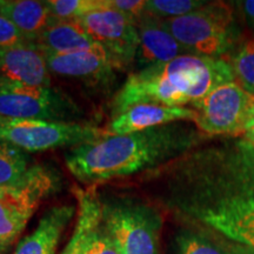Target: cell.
I'll use <instances>...</instances> for the list:
<instances>
[{"label":"cell","mask_w":254,"mask_h":254,"mask_svg":"<svg viewBox=\"0 0 254 254\" xmlns=\"http://www.w3.org/2000/svg\"><path fill=\"white\" fill-rule=\"evenodd\" d=\"M148 174L167 207L211 231L254 212V141L246 136L206 141Z\"/></svg>","instance_id":"1"},{"label":"cell","mask_w":254,"mask_h":254,"mask_svg":"<svg viewBox=\"0 0 254 254\" xmlns=\"http://www.w3.org/2000/svg\"><path fill=\"white\" fill-rule=\"evenodd\" d=\"M193 123L178 122L69 148L64 154L68 172L88 186L166 166L209 140Z\"/></svg>","instance_id":"2"},{"label":"cell","mask_w":254,"mask_h":254,"mask_svg":"<svg viewBox=\"0 0 254 254\" xmlns=\"http://www.w3.org/2000/svg\"><path fill=\"white\" fill-rule=\"evenodd\" d=\"M234 81L225 58L182 56L171 62L132 72L111 101V118L139 104L185 107Z\"/></svg>","instance_id":"3"},{"label":"cell","mask_w":254,"mask_h":254,"mask_svg":"<svg viewBox=\"0 0 254 254\" xmlns=\"http://www.w3.org/2000/svg\"><path fill=\"white\" fill-rule=\"evenodd\" d=\"M161 25L190 56L224 58L240 41L234 9L226 2H207L190 14L161 20Z\"/></svg>","instance_id":"4"},{"label":"cell","mask_w":254,"mask_h":254,"mask_svg":"<svg viewBox=\"0 0 254 254\" xmlns=\"http://www.w3.org/2000/svg\"><path fill=\"white\" fill-rule=\"evenodd\" d=\"M101 224L122 254H159L163 218L154 206L128 196L100 198Z\"/></svg>","instance_id":"5"},{"label":"cell","mask_w":254,"mask_h":254,"mask_svg":"<svg viewBox=\"0 0 254 254\" xmlns=\"http://www.w3.org/2000/svg\"><path fill=\"white\" fill-rule=\"evenodd\" d=\"M106 135H109L106 128L88 123L0 119V140L25 152L73 148Z\"/></svg>","instance_id":"6"},{"label":"cell","mask_w":254,"mask_h":254,"mask_svg":"<svg viewBox=\"0 0 254 254\" xmlns=\"http://www.w3.org/2000/svg\"><path fill=\"white\" fill-rule=\"evenodd\" d=\"M58 185V177L53 171L33 165L19 185L0 187V251L17 239L40 202Z\"/></svg>","instance_id":"7"},{"label":"cell","mask_w":254,"mask_h":254,"mask_svg":"<svg viewBox=\"0 0 254 254\" xmlns=\"http://www.w3.org/2000/svg\"><path fill=\"white\" fill-rule=\"evenodd\" d=\"M81 111L58 88L0 80V119L78 122Z\"/></svg>","instance_id":"8"},{"label":"cell","mask_w":254,"mask_h":254,"mask_svg":"<svg viewBox=\"0 0 254 254\" xmlns=\"http://www.w3.org/2000/svg\"><path fill=\"white\" fill-rule=\"evenodd\" d=\"M253 104L254 97L236 81L227 82L190 104L196 113L193 124L209 138L218 135L227 138L245 136Z\"/></svg>","instance_id":"9"},{"label":"cell","mask_w":254,"mask_h":254,"mask_svg":"<svg viewBox=\"0 0 254 254\" xmlns=\"http://www.w3.org/2000/svg\"><path fill=\"white\" fill-rule=\"evenodd\" d=\"M78 20L119 69H126L134 64L139 37L133 19L111 7L104 0L103 6Z\"/></svg>","instance_id":"10"},{"label":"cell","mask_w":254,"mask_h":254,"mask_svg":"<svg viewBox=\"0 0 254 254\" xmlns=\"http://www.w3.org/2000/svg\"><path fill=\"white\" fill-rule=\"evenodd\" d=\"M0 80L34 87H51L45 55L34 44L0 49Z\"/></svg>","instance_id":"11"},{"label":"cell","mask_w":254,"mask_h":254,"mask_svg":"<svg viewBox=\"0 0 254 254\" xmlns=\"http://www.w3.org/2000/svg\"><path fill=\"white\" fill-rule=\"evenodd\" d=\"M139 44L135 53L136 71L171 62L189 55L172 34L161 25L160 19L145 13L136 23Z\"/></svg>","instance_id":"12"},{"label":"cell","mask_w":254,"mask_h":254,"mask_svg":"<svg viewBox=\"0 0 254 254\" xmlns=\"http://www.w3.org/2000/svg\"><path fill=\"white\" fill-rule=\"evenodd\" d=\"M196 113L193 109L160 104H139L111 119L106 131L111 135L129 134L172 123H194Z\"/></svg>","instance_id":"13"},{"label":"cell","mask_w":254,"mask_h":254,"mask_svg":"<svg viewBox=\"0 0 254 254\" xmlns=\"http://www.w3.org/2000/svg\"><path fill=\"white\" fill-rule=\"evenodd\" d=\"M50 72L59 77L79 79L86 82L110 80L120 71L103 49L84 51L71 55L44 53Z\"/></svg>","instance_id":"14"},{"label":"cell","mask_w":254,"mask_h":254,"mask_svg":"<svg viewBox=\"0 0 254 254\" xmlns=\"http://www.w3.org/2000/svg\"><path fill=\"white\" fill-rule=\"evenodd\" d=\"M77 213L74 205L50 208L30 236L19 243L14 254H55L64 231Z\"/></svg>","instance_id":"15"},{"label":"cell","mask_w":254,"mask_h":254,"mask_svg":"<svg viewBox=\"0 0 254 254\" xmlns=\"http://www.w3.org/2000/svg\"><path fill=\"white\" fill-rule=\"evenodd\" d=\"M34 45L44 53L71 55L103 49L95 43L79 20H57L39 37ZM104 50V49H103Z\"/></svg>","instance_id":"16"},{"label":"cell","mask_w":254,"mask_h":254,"mask_svg":"<svg viewBox=\"0 0 254 254\" xmlns=\"http://www.w3.org/2000/svg\"><path fill=\"white\" fill-rule=\"evenodd\" d=\"M0 14L12 21L30 44L56 21L46 2L37 0H5Z\"/></svg>","instance_id":"17"},{"label":"cell","mask_w":254,"mask_h":254,"mask_svg":"<svg viewBox=\"0 0 254 254\" xmlns=\"http://www.w3.org/2000/svg\"><path fill=\"white\" fill-rule=\"evenodd\" d=\"M74 193L78 201L77 222L62 254H82L88 232L101 219L100 195L97 186H88L86 190L75 189Z\"/></svg>","instance_id":"18"},{"label":"cell","mask_w":254,"mask_h":254,"mask_svg":"<svg viewBox=\"0 0 254 254\" xmlns=\"http://www.w3.org/2000/svg\"><path fill=\"white\" fill-rule=\"evenodd\" d=\"M30 161L27 152L0 140V187L19 185L33 166L30 165Z\"/></svg>","instance_id":"19"},{"label":"cell","mask_w":254,"mask_h":254,"mask_svg":"<svg viewBox=\"0 0 254 254\" xmlns=\"http://www.w3.org/2000/svg\"><path fill=\"white\" fill-rule=\"evenodd\" d=\"M171 254H234L204 232L190 228L180 230L174 236Z\"/></svg>","instance_id":"20"},{"label":"cell","mask_w":254,"mask_h":254,"mask_svg":"<svg viewBox=\"0 0 254 254\" xmlns=\"http://www.w3.org/2000/svg\"><path fill=\"white\" fill-rule=\"evenodd\" d=\"M226 60L233 71L234 81L254 97V34L239 41Z\"/></svg>","instance_id":"21"},{"label":"cell","mask_w":254,"mask_h":254,"mask_svg":"<svg viewBox=\"0 0 254 254\" xmlns=\"http://www.w3.org/2000/svg\"><path fill=\"white\" fill-rule=\"evenodd\" d=\"M212 231L254 251V212L221 222Z\"/></svg>","instance_id":"22"},{"label":"cell","mask_w":254,"mask_h":254,"mask_svg":"<svg viewBox=\"0 0 254 254\" xmlns=\"http://www.w3.org/2000/svg\"><path fill=\"white\" fill-rule=\"evenodd\" d=\"M207 4L202 0H146V13L165 20L190 14Z\"/></svg>","instance_id":"23"},{"label":"cell","mask_w":254,"mask_h":254,"mask_svg":"<svg viewBox=\"0 0 254 254\" xmlns=\"http://www.w3.org/2000/svg\"><path fill=\"white\" fill-rule=\"evenodd\" d=\"M45 2L57 20H78L104 5V0H49Z\"/></svg>","instance_id":"24"},{"label":"cell","mask_w":254,"mask_h":254,"mask_svg":"<svg viewBox=\"0 0 254 254\" xmlns=\"http://www.w3.org/2000/svg\"><path fill=\"white\" fill-rule=\"evenodd\" d=\"M82 254H122L112 237L101 224V219L88 232Z\"/></svg>","instance_id":"25"},{"label":"cell","mask_w":254,"mask_h":254,"mask_svg":"<svg viewBox=\"0 0 254 254\" xmlns=\"http://www.w3.org/2000/svg\"><path fill=\"white\" fill-rule=\"evenodd\" d=\"M27 44L20 31L7 18L0 14V49Z\"/></svg>","instance_id":"26"},{"label":"cell","mask_w":254,"mask_h":254,"mask_svg":"<svg viewBox=\"0 0 254 254\" xmlns=\"http://www.w3.org/2000/svg\"><path fill=\"white\" fill-rule=\"evenodd\" d=\"M107 5L129 17L135 23L146 13V0H106Z\"/></svg>","instance_id":"27"},{"label":"cell","mask_w":254,"mask_h":254,"mask_svg":"<svg viewBox=\"0 0 254 254\" xmlns=\"http://www.w3.org/2000/svg\"><path fill=\"white\" fill-rule=\"evenodd\" d=\"M243 14L244 20L251 30L254 31V0H245V1L234 2Z\"/></svg>","instance_id":"28"},{"label":"cell","mask_w":254,"mask_h":254,"mask_svg":"<svg viewBox=\"0 0 254 254\" xmlns=\"http://www.w3.org/2000/svg\"><path fill=\"white\" fill-rule=\"evenodd\" d=\"M245 136L254 141V104H253L252 109H251L249 120H247V124H246Z\"/></svg>","instance_id":"29"},{"label":"cell","mask_w":254,"mask_h":254,"mask_svg":"<svg viewBox=\"0 0 254 254\" xmlns=\"http://www.w3.org/2000/svg\"><path fill=\"white\" fill-rule=\"evenodd\" d=\"M5 0H0V12H1V8H2V5H4Z\"/></svg>","instance_id":"30"}]
</instances>
